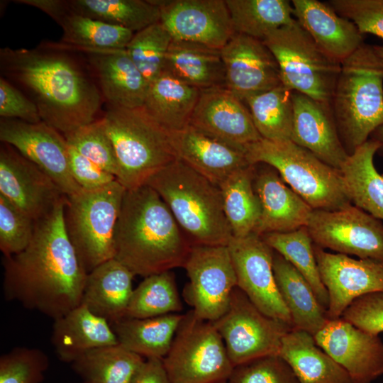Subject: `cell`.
Masks as SVG:
<instances>
[{"label": "cell", "mask_w": 383, "mask_h": 383, "mask_svg": "<svg viewBox=\"0 0 383 383\" xmlns=\"http://www.w3.org/2000/svg\"><path fill=\"white\" fill-rule=\"evenodd\" d=\"M66 201L67 196L36 222L33 239L23 251L3 261L6 300L53 320L81 304L87 275L66 231Z\"/></svg>", "instance_id": "1"}, {"label": "cell", "mask_w": 383, "mask_h": 383, "mask_svg": "<svg viewBox=\"0 0 383 383\" xmlns=\"http://www.w3.org/2000/svg\"><path fill=\"white\" fill-rule=\"evenodd\" d=\"M1 77L22 88L41 120L63 135L94 121L99 89L71 57L55 48L0 49Z\"/></svg>", "instance_id": "2"}, {"label": "cell", "mask_w": 383, "mask_h": 383, "mask_svg": "<svg viewBox=\"0 0 383 383\" xmlns=\"http://www.w3.org/2000/svg\"><path fill=\"white\" fill-rule=\"evenodd\" d=\"M192 243L150 186L126 190L114 235V258L143 277L183 267Z\"/></svg>", "instance_id": "3"}, {"label": "cell", "mask_w": 383, "mask_h": 383, "mask_svg": "<svg viewBox=\"0 0 383 383\" xmlns=\"http://www.w3.org/2000/svg\"><path fill=\"white\" fill-rule=\"evenodd\" d=\"M146 184L160 196L192 245H228L233 235L217 185L178 159Z\"/></svg>", "instance_id": "4"}, {"label": "cell", "mask_w": 383, "mask_h": 383, "mask_svg": "<svg viewBox=\"0 0 383 383\" xmlns=\"http://www.w3.org/2000/svg\"><path fill=\"white\" fill-rule=\"evenodd\" d=\"M331 105L348 155L383 125V64L372 46L364 43L341 62Z\"/></svg>", "instance_id": "5"}, {"label": "cell", "mask_w": 383, "mask_h": 383, "mask_svg": "<svg viewBox=\"0 0 383 383\" xmlns=\"http://www.w3.org/2000/svg\"><path fill=\"white\" fill-rule=\"evenodd\" d=\"M118 164V181L126 190L146 184L160 170L177 160L170 133L143 106H111L102 117Z\"/></svg>", "instance_id": "6"}, {"label": "cell", "mask_w": 383, "mask_h": 383, "mask_svg": "<svg viewBox=\"0 0 383 383\" xmlns=\"http://www.w3.org/2000/svg\"><path fill=\"white\" fill-rule=\"evenodd\" d=\"M250 164L274 167L313 209L335 211L352 204L340 171L291 140L262 138L245 148Z\"/></svg>", "instance_id": "7"}, {"label": "cell", "mask_w": 383, "mask_h": 383, "mask_svg": "<svg viewBox=\"0 0 383 383\" xmlns=\"http://www.w3.org/2000/svg\"><path fill=\"white\" fill-rule=\"evenodd\" d=\"M126 189L117 180L67 196L64 218L78 259L89 273L114 258V235Z\"/></svg>", "instance_id": "8"}, {"label": "cell", "mask_w": 383, "mask_h": 383, "mask_svg": "<svg viewBox=\"0 0 383 383\" xmlns=\"http://www.w3.org/2000/svg\"><path fill=\"white\" fill-rule=\"evenodd\" d=\"M262 43L275 57L285 87L331 104L341 63L323 52L296 19Z\"/></svg>", "instance_id": "9"}, {"label": "cell", "mask_w": 383, "mask_h": 383, "mask_svg": "<svg viewBox=\"0 0 383 383\" xmlns=\"http://www.w3.org/2000/svg\"><path fill=\"white\" fill-rule=\"evenodd\" d=\"M162 362L170 383L227 382L233 365L213 322L184 314Z\"/></svg>", "instance_id": "10"}, {"label": "cell", "mask_w": 383, "mask_h": 383, "mask_svg": "<svg viewBox=\"0 0 383 383\" xmlns=\"http://www.w3.org/2000/svg\"><path fill=\"white\" fill-rule=\"evenodd\" d=\"M233 367L270 355H279L284 335L293 327L262 313L235 287L225 313L213 322Z\"/></svg>", "instance_id": "11"}, {"label": "cell", "mask_w": 383, "mask_h": 383, "mask_svg": "<svg viewBox=\"0 0 383 383\" xmlns=\"http://www.w3.org/2000/svg\"><path fill=\"white\" fill-rule=\"evenodd\" d=\"M183 267L184 296L199 318L213 322L228 308L237 277L228 245H192Z\"/></svg>", "instance_id": "12"}, {"label": "cell", "mask_w": 383, "mask_h": 383, "mask_svg": "<svg viewBox=\"0 0 383 383\" xmlns=\"http://www.w3.org/2000/svg\"><path fill=\"white\" fill-rule=\"evenodd\" d=\"M314 245L360 259L383 260V222L351 204L313 210L306 226Z\"/></svg>", "instance_id": "13"}, {"label": "cell", "mask_w": 383, "mask_h": 383, "mask_svg": "<svg viewBox=\"0 0 383 383\" xmlns=\"http://www.w3.org/2000/svg\"><path fill=\"white\" fill-rule=\"evenodd\" d=\"M228 248L236 274L237 287L262 313L292 326L274 274V250L255 233L244 238L233 237Z\"/></svg>", "instance_id": "14"}, {"label": "cell", "mask_w": 383, "mask_h": 383, "mask_svg": "<svg viewBox=\"0 0 383 383\" xmlns=\"http://www.w3.org/2000/svg\"><path fill=\"white\" fill-rule=\"evenodd\" d=\"M0 140L48 174L65 196L83 189L70 174L68 144L64 135L43 121L30 123L1 118Z\"/></svg>", "instance_id": "15"}, {"label": "cell", "mask_w": 383, "mask_h": 383, "mask_svg": "<svg viewBox=\"0 0 383 383\" xmlns=\"http://www.w3.org/2000/svg\"><path fill=\"white\" fill-rule=\"evenodd\" d=\"M174 40L221 50L235 34L225 0H153Z\"/></svg>", "instance_id": "16"}, {"label": "cell", "mask_w": 383, "mask_h": 383, "mask_svg": "<svg viewBox=\"0 0 383 383\" xmlns=\"http://www.w3.org/2000/svg\"><path fill=\"white\" fill-rule=\"evenodd\" d=\"M313 251L328 295V319L341 317L356 299L383 291V260L355 259L341 253H331L314 244Z\"/></svg>", "instance_id": "17"}, {"label": "cell", "mask_w": 383, "mask_h": 383, "mask_svg": "<svg viewBox=\"0 0 383 383\" xmlns=\"http://www.w3.org/2000/svg\"><path fill=\"white\" fill-rule=\"evenodd\" d=\"M313 337L347 372L353 383H372L383 375V343L378 335L340 317L328 319Z\"/></svg>", "instance_id": "18"}, {"label": "cell", "mask_w": 383, "mask_h": 383, "mask_svg": "<svg viewBox=\"0 0 383 383\" xmlns=\"http://www.w3.org/2000/svg\"><path fill=\"white\" fill-rule=\"evenodd\" d=\"M0 194L36 222L66 196L48 174L5 143L0 148Z\"/></svg>", "instance_id": "19"}, {"label": "cell", "mask_w": 383, "mask_h": 383, "mask_svg": "<svg viewBox=\"0 0 383 383\" xmlns=\"http://www.w3.org/2000/svg\"><path fill=\"white\" fill-rule=\"evenodd\" d=\"M189 125L243 150L262 138L245 104L225 87L201 90Z\"/></svg>", "instance_id": "20"}, {"label": "cell", "mask_w": 383, "mask_h": 383, "mask_svg": "<svg viewBox=\"0 0 383 383\" xmlns=\"http://www.w3.org/2000/svg\"><path fill=\"white\" fill-rule=\"evenodd\" d=\"M225 87L243 101L282 84L277 62L259 40L235 33L221 50Z\"/></svg>", "instance_id": "21"}, {"label": "cell", "mask_w": 383, "mask_h": 383, "mask_svg": "<svg viewBox=\"0 0 383 383\" xmlns=\"http://www.w3.org/2000/svg\"><path fill=\"white\" fill-rule=\"evenodd\" d=\"M255 165L253 186L260 199L261 214L253 233H289L306 227L313 210L265 163Z\"/></svg>", "instance_id": "22"}, {"label": "cell", "mask_w": 383, "mask_h": 383, "mask_svg": "<svg viewBox=\"0 0 383 383\" xmlns=\"http://www.w3.org/2000/svg\"><path fill=\"white\" fill-rule=\"evenodd\" d=\"M291 140L338 169L349 156L340 141L330 104L293 91Z\"/></svg>", "instance_id": "23"}, {"label": "cell", "mask_w": 383, "mask_h": 383, "mask_svg": "<svg viewBox=\"0 0 383 383\" xmlns=\"http://www.w3.org/2000/svg\"><path fill=\"white\" fill-rule=\"evenodd\" d=\"M170 133L177 159L218 187L232 174L251 165L245 150L191 125Z\"/></svg>", "instance_id": "24"}, {"label": "cell", "mask_w": 383, "mask_h": 383, "mask_svg": "<svg viewBox=\"0 0 383 383\" xmlns=\"http://www.w3.org/2000/svg\"><path fill=\"white\" fill-rule=\"evenodd\" d=\"M294 18L317 46L341 63L364 44V35L350 20L340 16L328 2L293 0Z\"/></svg>", "instance_id": "25"}, {"label": "cell", "mask_w": 383, "mask_h": 383, "mask_svg": "<svg viewBox=\"0 0 383 383\" xmlns=\"http://www.w3.org/2000/svg\"><path fill=\"white\" fill-rule=\"evenodd\" d=\"M50 16L63 30L65 45L80 50L126 49L135 33L125 28L81 15L68 1L25 0Z\"/></svg>", "instance_id": "26"}, {"label": "cell", "mask_w": 383, "mask_h": 383, "mask_svg": "<svg viewBox=\"0 0 383 383\" xmlns=\"http://www.w3.org/2000/svg\"><path fill=\"white\" fill-rule=\"evenodd\" d=\"M87 53L101 91L111 106H143L148 83L126 49L81 50Z\"/></svg>", "instance_id": "27"}, {"label": "cell", "mask_w": 383, "mask_h": 383, "mask_svg": "<svg viewBox=\"0 0 383 383\" xmlns=\"http://www.w3.org/2000/svg\"><path fill=\"white\" fill-rule=\"evenodd\" d=\"M135 275L115 258L87 273L81 304L110 324L126 317Z\"/></svg>", "instance_id": "28"}, {"label": "cell", "mask_w": 383, "mask_h": 383, "mask_svg": "<svg viewBox=\"0 0 383 383\" xmlns=\"http://www.w3.org/2000/svg\"><path fill=\"white\" fill-rule=\"evenodd\" d=\"M51 341L58 358L70 363L89 350L118 343L110 323L82 304L54 320Z\"/></svg>", "instance_id": "29"}, {"label": "cell", "mask_w": 383, "mask_h": 383, "mask_svg": "<svg viewBox=\"0 0 383 383\" xmlns=\"http://www.w3.org/2000/svg\"><path fill=\"white\" fill-rule=\"evenodd\" d=\"M279 355L299 383H353L347 372L304 331H288L282 340Z\"/></svg>", "instance_id": "30"}, {"label": "cell", "mask_w": 383, "mask_h": 383, "mask_svg": "<svg viewBox=\"0 0 383 383\" xmlns=\"http://www.w3.org/2000/svg\"><path fill=\"white\" fill-rule=\"evenodd\" d=\"M273 271L280 296L289 312L293 328L314 335L328 319L326 309L319 303L304 277L275 251Z\"/></svg>", "instance_id": "31"}, {"label": "cell", "mask_w": 383, "mask_h": 383, "mask_svg": "<svg viewBox=\"0 0 383 383\" xmlns=\"http://www.w3.org/2000/svg\"><path fill=\"white\" fill-rule=\"evenodd\" d=\"M379 143L369 139L350 155L340 168L353 205L383 222V174L374 163Z\"/></svg>", "instance_id": "32"}, {"label": "cell", "mask_w": 383, "mask_h": 383, "mask_svg": "<svg viewBox=\"0 0 383 383\" xmlns=\"http://www.w3.org/2000/svg\"><path fill=\"white\" fill-rule=\"evenodd\" d=\"M201 90L163 71L149 84L143 107L169 132L189 125Z\"/></svg>", "instance_id": "33"}, {"label": "cell", "mask_w": 383, "mask_h": 383, "mask_svg": "<svg viewBox=\"0 0 383 383\" xmlns=\"http://www.w3.org/2000/svg\"><path fill=\"white\" fill-rule=\"evenodd\" d=\"M163 71L200 90L225 87L221 50L199 43L173 39Z\"/></svg>", "instance_id": "34"}, {"label": "cell", "mask_w": 383, "mask_h": 383, "mask_svg": "<svg viewBox=\"0 0 383 383\" xmlns=\"http://www.w3.org/2000/svg\"><path fill=\"white\" fill-rule=\"evenodd\" d=\"M184 314L123 318L111 324L120 345L145 357L163 359L169 352Z\"/></svg>", "instance_id": "35"}, {"label": "cell", "mask_w": 383, "mask_h": 383, "mask_svg": "<svg viewBox=\"0 0 383 383\" xmlns=\"http://www.w3.org/2000/svg\"><path fill=\"white\" fill-rule=\"evenodd\" d=\"M255 173V165H250L218 185L223 211L234 238L253 233L260 217V202L253 186Z\"/></svg>", "instance_id": "36"}, {"label": "cell", "mask_w": 383, "mask_h": 383, "mask_svg": "<svg viewBox=\"0 0 383 383\" xmlns=\"http://www.w3.org/2000/svg\"><path fill=\"white\" fill-rule=\"evenodd\" d=\"M234 31L263 41L277 29L294 21L287 0H225Z\"/></svg>", "instance_id": "37"}, {"label": "cell", "mask_w": 383, "mask_h": 383, "mask_svg": "<svg viewBox=\"0 0 383 383\" xmlns=\"http://www.w3.org/2000/svg\"><path fill=\"white\" fill-rule=\"evenodd\" d=\"M144 358L119 343L89 350L71 365L89 383H130Z\"/></svg>", "instance_id": "38"}, {"label": "cell", "mask_w": 383, "mask_h": 383, "mask_svg": "<svg viewBox=\"0 0 383 383\" xmlns=\"http://www.w3.org/2000/svg\"><path fill=\"white\" fill-rule=\"evenodd\" d=\"M293 91L281 84L243 100L262 138L291 140L294 115Z\"/></svg>", "instance_id": "39"}, {"label": "cell", "mask_w": 383, "mask_h": 383, "mask_svg": "<svg viewBox=\"0 0 383 383\" xmlns=\"http://www.w3.org/2000/svg\"><path fill=\"white\" fill-rule=\"evenodd\" d=\"M77 13L138 32L160 20L159 7L153 0H71Z\"/></svg>", "instance_id": "40"}, {"label": "cell", "mask_w": 383, "mask_h": 383, "mask_svg": "<svg viewBox=\"0 0 383 383\" xmlns=\"http://www.w3.org/2000/svg\"><path fill=\"white\" fill-rule=\"evenodd\" d=\"M304 277L319 303L327 309L328 295L323 284L316 260L313 243L306 227L289 233H271L260 236Z\"/></svg>", "instance_id": "41"}, {"label": "cell", "mask_w": 383, "mask_h": 383, "mask_svg": "<svg viewBox=\"0 0 383 383\" xmlns=\"http://www.w3.org/2000/svg\"><path fill=\"white\" fill-rule=\"evenodd\" d=\"M182 309L174 274L167 271L144 277L133 289L126 317L152 318Z\"/></svg>", "instance_id": "42"}, {"label": "cell", "mask_w": 383, "mask_h": 383, "mask_svg": "<svg viewBox=\"0 0 383 383\" xmlns=\"http://www.w3.org/2000/svg\"><path fill=\"white\" fill-rule=\"evenodd\" d=\"M173 38L160 21L134 33L126 50L148 84L164 70Z\"/></svg>", "instance_id": "43"}, {"label": "cell", "mask_w": 383, "mask_h": 383, "mask_svg": "<svg viewBox=\"0 0 383 383\" xmlns=\"http://www.w3.org/2000/svg\"><path fill=\"white\" fill-rule=\"evenodd\" d=\"M67 143L81 155L117 178L118 164L103 118L64 135Z\"/></svg>", "instance_id": "44"}, {"label": "cell", "mask_w": 383, "mask_h": 383, "mask_svg": "<svg viewBox=\"0 0 383 383\" xmlns=\"http://www.w3.org/2000/svg\"><path fill=\"white\" fill-rule=\"evenodd\" d=\"M49 358L41 350L16 347L0 357V383H42Z\"/></svg>", "instance_id": "45"}, {"label": "cell", "mask_w": 383, "mask_h": 383, "mask_svg": "<svg viewBox=\"0 0 383 383\" xmlns=\"http://www.w3.org/2000/svg\"><path fill=\"white\" fill-rule=\"evenodd\" d=\"M36 221L0 194V250L4 257L23 251L35 233Z\"/></svg>", "instance_id": "46"}, {"label": "cell", "mask_w": 383, "mask_h": 383, "mask_svg": "<svg viewBox=\"0 0 383 383\" xmlns=\"http://www.w3.org/2000/svg\"><path fill=\"white\" fill-rule=\"evenodd\" d=\"M226 383H299L279 355L260 357L235 366Z\"/></svg>", "instance_id": "47"}, {"label": "cell", "mask_w": 383, "mask_h": 383, "mask_svg": "<svg viewBox=\"0 0 383 383\" xmlns=\"http://www.w3.org/2000/svg\"><path fill=\"white\" fill-rule=\"evenodd\" d=\"M328 4L342 17L352 21L365 35L383 40V0H331Z\"/></svg>", "instance_id": "48"}, {"label": "cell", "mask_w": 383, "mask_h": 383, "mask_svg": "<svg viewBox=\"0 0 383 383\" xmlns=\"http://www.w3.org/2000/svg\"><path fill=\"white\" fill-rule=\"evenodd\" d=\"M341 317L362 330L379 335L383 332V291L356 299Z\"/></svg>", "instance_id": "49"}, {"label": "cell", "mask_w": 383, "mask_h": 383, "mask_svg": "<svg viewBox=\"0 0 383 383\" xmlns=\"http://www.w3.org/2000/svg\"><path fill=\"white\" fill-rule=\"evenodd\" d=\"M0 116L30 123L42 121L35 103L3 77H0Z\"/></svg>", "instance_id": "50"}, {"label": "cell", "mask_w": 383, "mask_h": 383, "mask_svg": "<svg viewBox=\"0 0 383 383\" xmlns=\"http://www.w3.org/2000/svg\"><path fill=\"white\" fill-rule=\"evenodd\" d=\"M68 159L73 179L84 190L100 189L116 180L115 176L81 155L69 144Z\"/></svg>", "instance_id": "51"}, {"label": "cell", "mask_w": 383, "mask_h": 383, "mask_svg": "<svg viewBox=\"0 0 383 383\" xmlns=\"http://www.w3.org/2000/svg\"><path fill=\"white\" fill-rule=\"evenodd\" d=\"M130 383H170L162 359L144 360Z\"/></svg>", "instance_id": "52"}, {"label": "cell", "mask_w": 383, "mask_h": 383, "mask_svg": "<svg viewBox=\"0 0 383 383\" xmlns=\"http://www.w3.org/2000/svg\"><path fill=\"white\" fill-rule=\"evenodd\" d=\"M379 143L377 154L383 157V125L376 128L370 135V138Z\"/></svg>", "instance_id": "53"}, {"label": "cell", "mask_w": 383, "mask_h": 383, "mask_svg": "<svg viewBox=\"0 0 383 383\" xmlns=\"http://www.w3.org/2000/svg\"><path fill=\"white\" fill-rule=\"evenodd\" d=\"M374 53L383 64V45H373Z\"/></svg>", "instance_id": "54"}, {"label": "cell", "mask_w": 383, "mask_h": 383, "mask_svg": "<svg viewBox=\"0 0 383 383\" xmlns=\"http://www.w3.org/2000/svg\"><path fill=\"white\" fill-rule=\"evenodd\" d=\"M83 383H89V382H84Z\"/></svg>", "instance_id": "55"}, {"label": "cell", "mask_w": 383, "mask_h": 383, "mask_svg": "<svg viewBox=\"0 0 383 383\" xmlns=\"http://www.w3.org/2000/svg\"><path fill=\"white\" fill-rule=\"evenodd\" d=\"M221 383H226V382H221Z\"/></svg>", "instance_id": "56"}]
</instances>
